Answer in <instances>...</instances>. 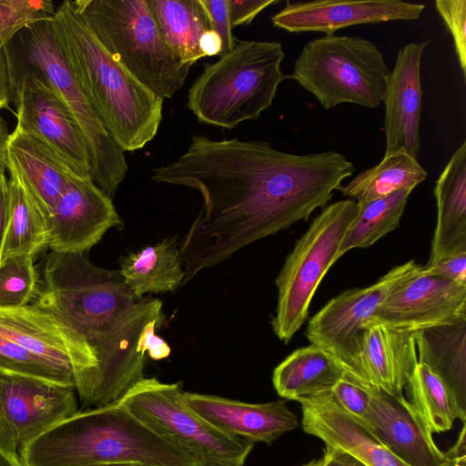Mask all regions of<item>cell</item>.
Returning <instances> with one entry per match:
<instances>
[{"instance_id": "1", "label": "cell", "mask_w": 466, "mask_h": 466, "mask_svg": "<svg viewBox=\"0 0 466 466\" xmlns=\"http://www.w3.org/2000/svg\"><path fill=\"white\" fill-rule=\"evenodd\" d=\"M151 179L203 198L179 244L185 285L248 245L308 220L339 188L341 174L329 151L298 155L263 140L193 136L180 157L151 170Z\"/></svg>"}, {"instance_id": "2", "label": "cell", "mask_w": 466, "mask_h": 466, "mask_svg": "<svg viewBox=\"0 0 466 466\" xmlns=\"http://www.w3.org/2000/svg\"><path fill=\"white\" fill-rule=\"evenodd\" d=\"M34 303L76 331L93 350L90 383L103 391L126 389L144 376V332L165 324L162 301L137 297L117 269L95 265L87 253L51 251Z\"/></svg>"}, {"instance_id": "3", "label": "cell", "mask_w": 466, "mask_h": 466, "mask_svg": "<svg viewBox=\"0 0 466 466\" xmlns=\"http://www.w3.org/2000/svg\"><path fill=\"white\" fill-rule=\"evenodd\" d=\"M71 73L105 128L124 152L152 141L163 118V100L117 63L96 39L73 1L52 19Z\"/></svg>"}, {"instance_id": "4", "label": "cell", "mask_w": 466, "mask_h": 466, "mask_svg": "<svg viewBox=\"0 0 466 466\" xmlns=\"http://www.w3.org/2000/svg\"><path fill=\"white\" fill-rule=\"evenodd\" d=\"M19 460L23 466H199L120 401L79 410L28 444Z\"/></svg>"}, {"instance_id": "5", "label": "cell", "mask_w": 466, "mask_h": 466, "mask_svg": "<svg viewBox=\"0 0 466 466\" xmlns=\"http://www.w3.org/2000/svg\"><path fill=\"white\" fill-rule=\"evenodd\" d=\"M285 57L278 41L236 40L231 51L204 63L187 92V107L206 125L234 128L271 106Z\"/></svg>"}, {"instance_id": "6", "label": "cell", "mask_w": 466, "mask_h": 466, "mask_svg": "<svg viewBox=\"0 0 466 466\" xmlns=\"http://www.w3.org/2000/svg\"><path fill=\"white\" fill-rule=\"evenodd\" d=\"M52 19L25 27L4 48L8 76L33 74L57 93L86 137L94 182L112 198L129 168L125 152L109 136L76 82L57 43Z\"/></svg>"}, {"instance_id": "7", "label": "cell", "mask_w": 466, "mask_h": 466, "mask_svg": "<svg viewBox=\"0 0 466 466\" xmlns=\"http://www.w3.org/2000/svg\"><path fill=\"white\" fill-rule=\"evenodd\" d=\"M76 7L109 55L162 99L184 86L190 65L162 37L147 0H76Z\"/></svg>"}, {"instance_id": "8", "label": "cell", "mask_w": 466, "mask_h": 466, "mask_svg": "<svg viewBox=\"0 0 466 466\" xmlns=\"http://www.w3.org/2000/svg\"><path fill=\"white\" fill-rule=\"evenodd\" d=\"M384 56L360 36L325 35L304 45L288 76L324 109L339 104L378 107L390 75Z\"/></svg>"}, {"instance_id": "9", "label": "cell", "mask_w": 466, "mask_h": 466, "mask_svg": "<svg viewBox=\"0 0 466 466\" xmlns=\"http://www.w3.org/2000/svg\"><path fill=\"white\" fill-rule=\"evenodd\" d=\"M359 204L343 199L324 207L286 258L277 279L278 301L271 325L288 343L301 328L322 279L340 258L339 247L356 218Z\"/></svg>"}, {"instance_id": "10", "label": "cell", "mask_w": 466, "mask_h": 466, "mask_svg": "<svg viewBox=\"0 0 466 466\" xmlns=\"http://www.w3.org/2000/svg\"><path fill=\"white\" fill-rule=\"evenodd\" d=\"M156 433L190 453L199 466H243L254 443L227 434L185 401L180 383L144 378L119 400Z\"/></svg>"}, {"instance_id": "11", "label": "cell", "mask_w": 466, "mask_h": 466, "mask_svg": "<svg viewBox=\"0 0 466 466\" xmlns=\"http://www.w3.org/2000/svg\"><path fill=\"white\" fill-rule=\"evenodd\" d=\"M413 259L399 265L365 288L344 290L325 304L309 321L305 335L310 344L330 352L354 380L359 374L362 327L389 293L419 268Z\"/></svg>"}, {"instance_id": "12", "label": "cell", "mask_w": 466, "mask_h": 466, "mask_svg": "<svg viewBox=\"0 0 466 466\" xmlns=\"http://www.w3.org/2000/svg\"><path fill=\"white\" fill-rule=\"evenodd\" d=\"M75 388L0 372V449L20 452L78 412Z\"/></svg>"}, {"instance_id": "13", "label": "cell", "mask_w": 466, "mask_h": 466, "mask_svg": "<svg viewBox=\"0 0 466 466\" xmlns=\"http://www.w3.org/2000/svg\"><path fill=\"white\" fill-rule=\"evenodd\" d=\"M11 101L16 105V128L39 139L76 174L92 177L86 137L67 106L40 77L9 76Z\"/></svg>"}, {"instance_id": "14", "label": "cell", "mask_w": 466, "mask_h": 466, "mask_svg": "<svg viewBox=\"0 0 466 466\" xmlns=\"http://www.w3.org/2000/svg\"><path fill=\"white\" fill-rule=\"evenodd\" d=\"M0 336L72 370L76 392L85 387L96 366L86 341L54 313L34 303L0 308Z\"/></svg>"}, {"instance_id": "15", "label": "cell", "mask_w": 466, "mask_h": 466, "mask_svg": "<svg viewBox=\"0 0 466 466\" xmlns=\"http://www.w3.org/2000/svg\"><path fill=\"white\" fill-rule=\"evenodd\" d=\"M466 319V283L428 274L422 265L400 282L368 319L415 332Z\"/></svg>"}, {"instance_id": "16", "label": "cell", "mask_w": 466, "mask_h": 466, "mask_svg": "<svg viewBox=\"0 0 466 466\" xmlns=\"http://www.w3.org/2000/svg\"><path fill=\"white\" fill-rule=\"evenodd\" d=\"M123 219L90 177L75 173L47 218L48 248L58 253H87Z\"/></svg>"}, {"instance_id": "17", "label": "cell", "mask_w": 466, "mask_h": 466, "mask_svg": "<svg viewBox=\"0 0 466 466\" xmlns=\"http://www.w3.org/2000/svg\"><path fill=\"white\" fill-rule=\"evenodd\" d=\"M425 5L399 0L286 2L273 16L274 26L289 33L334 35L348 26L417 20Z\"/></svg>"}, {"instance_id": "18", "label": "cell", "mask_w": 466, "mask_h": 466, "mask_svg": "<svg viewBox=\"0 0 466 466\" xmlns=\"http://www.w3.org/2000/svg\"><path fill=\"white\" fill-rule=\"evenodd\" d=\"M430 41L410 43L397 55L382 102L385 106L384 156L404 150L417 158L420 150V120L422 104L420 63Z\"/></svg>"}, {"instance_id": "19", "label": "cell", "mask_w": 466, "mask_h": 466, "mask_svg": "<svg viewBox=\"0 0 466 466\" xmlns=\"http://www.w3.org/2000/svg\"><path fill=\"white\" fill-rule=\"evenodd\" d=\"M369 389L365 424L409 466H445L444 453L435 444L422 418L403 396Z\"/></svg>"}, {"instance_id": "20", "label": "cell", "mask_w": 466, "mask_h": 466, "mask_svg": "<svg viewBox=\"0 0 466 466\" xmlns=\"http://www.w3.org/2000/svg\"><path fill=\"white\" fill-rule=\"evenodd\" d=\"M186 403L218 430L253 443L272 444L299 426L287 401L247 403L216 395L184 392Z\"/></svg>"}, {"instance_id": "21", "label": "cell", "mask_w": 466, "mask_h": 466, "mask_svg": "<svg viewBox=\"0 0 466 466\" xmlns=\"http://www.w3.org/2000/svg\"><path fill=\"white\" fill-rule=\"evenodd\" d=\"M302 429L325 448L347 452L366 466H409L386 447L361 420L351 416L330 393L300 402Z\"/></svg>"}, {"instance_id": "22", "label": "cell", "mask_w": 466, "mask_h": 466, "mask_svg": "<svg viewBox=\"0 0 466 466\" xmlns=\"http://www.w3.org/2000/svg\"><path fill=\"white\" fill-rule=\"evenodd\" d=\"M361 330L356 381L374 390L403 396L418 364L414 332L370 320L365 321Z\"/></svg>"}, {"instance_id": "23", "label": "cell", "mask_w": 466, "mask_h": 466, "mask_svg": "<svg viewBox=\"0 0 466 466\" xmlns=\"http://www.w3.org/2000/svg\"><path fill=\"white\" fill-rule=\"evenodd\" d=\"M6 168L17 173L46 219L76 173L46 145L16 127L6 145Z\"/></svg>"}, {"instance_id": "24", "label": "cell", "mask_w": 466, "mask_h": 466, "mask_svg": "<svg viewBox=\"0 0 466 466\" xmlns=\"http://www.w3.org/2000/svg\"><path fill=\"white\" fill-rule=\"evenodd\" d=\"M437 221L426 266L466 253V141L455 150L434 187Z\"/></svg>"}, {"instance_id": "25", "label": "cell", "mask_w": 466, "mask_h": 466, "mask_svg": "<svg viewBox=\"0 0 466 466\" xmlns=\"http://www.w3.org/2000/svg\"><path fill=\"white\" fill-rule=\"evenodd\" d=\"M418 361L447 388L459 420L466 419V319L414 332Z\"/></svg>"}, {"instance_id": "26", "label": "cell", "mask_w": 466, "mask_h": 466, "mask_svg": "<svg viewBox=\"0 0 466 466\" xmlns=\"http://www.w3.org/2000/svg\"><path fill=\"white\" fill-rule=\"evenodd\" d=\"M345 373L330 352L310 344L282 360L274 369L272 382L281 398L300 403L330 393Z\"/></svg>"}, {"instance_id": "27", "label": "cell", "mask_w": 466, "mask_h": 466, "mask_svg": "<svg viewBox=\"0 0 466 466\" xmlns=\"http://www.w3.org/2000/svg\"><path fill=\"white\" fill-rule=\"evenodd\" d=\"M119 272L137 297L172 292L183 286L185 270L176 237L130 252L119 260Z\"/></svg>"}, {"instance_id": "28", "label": "cell", "mask_w": 466, "mask_h": 466, "mask_svg": "<svg viewBox=\"0 0 466 466\" xmlns=\"http://www.w3.org/2000/svg\"><path fill=\"white\" fill-rule=\"evenodd\" d=\"M8 212L0 261L48 248L47 219L17 173L8 168Z\"/></svg>"}, {"instance_id": "29", "label": "cell", "mask_w": 466, "mask_h": 466, "mask_svg": "<svg viewBox=\"0 0 466 466\" xmlns=\"http://www.w3.org/2000/svg\"><path fill=\"white\" fill-rule=\"evenodd\" d=\"M158 30L180 59L192 66L205 56L200 39L210 29L200 0H147Z\"/></svg>"}, {"instance_id": "30", "label": "cell", "mask_w": 466, "mask_h": 466, "mask_svg": "<svg viewBox=\"0 0 466 466\" xmlns=\"http://www.w3.org/2000/svg\"><path fill=\"white\" fill-rule=\"evenodd\" d=\"M427 176L417 158L398 150L384 156L378 165L360 172L339 190L342 196L364 203L399 190H413Z\"/></svg>"}, {"instance_id": "31", "label": "cell", "mask_w": 466, "mask_h": 466, "mask_svg": "<svg viewBox=\"0 0 466 466\" xmlns=\"http://www.w3.org/2000/svg\"><path fill=\"white\" fill-rule=\"evenodd\" d=\"M412 190L403 189L386 197L359 204V211L339 247V257L356 248H368L400 222Z\"/></svg>"}, {"instance_id": "32", "label": "cell", "mask_w": 466, "mask_h": 466, "mask_svg": "<svg viewBox=\"0 0 466 466\" xmlns=\"http://www.w3.org/2000/svg\"><path fill=\"white\" fill-rule=\"evenodd\" d=\"M405 388L409 401L432 434L450 431L459 420L447 388L425 364L418 361Z\"/></svg>"}, {"instance_id": "33", "label": "cell", "mask_w": 466, "mask_h": 466, "mask_svg": "<svg viewBox=\"0 0 466 466\" xmlns=\"http://www.w3.org/2000/svg\"><path fill=\"white\" fill-rule=\"evenodd\" d=\"M0 372L75 388L74 373L0 336Z\"/></svg>"}, {"instance_id": "34", "label": "cell", "mask_w": 466, "mask_h": 466, "mask_svg": "<svg viewBox=\"0 0 466 466\" xmlns=\"http://www.w3.org/2000/svg\"><path fill=\"white\" fill-rule=\"evenodd\" d=\"M39 288L34 257L19 255L0 261V308L31 303Z\"/></svg>"}, {"instance_id": "35", "label": "cell", "mask_w": 466, "mask_h": 466, "mask_svg": "<svg viewBox=\"0 0 466 466\" xmlns=\"http://www.w3.org/2000/svg\"><path fill=\"white\" fill-rule=\"evenodd\" d=\"M56 7L49 0H0V51L25 27L52 19Z\"/></svg>"}, {"instance_id": "36", "label": "cell", "mask_w": 466, "mask_h": 466, "mask_svg": "<svg viewBox=\"0 0 466 466\" xmlns=\"http://www.w3.org/2000/svg\"><path fill=\"white\" fill-rule=\"evenodd\" d=\"M435 8L450 30L462 71L466 78V1L437 0Z\"/></svg>"}, {"instance_id": "37", "label": "cell", "mask_w": 466, "mask_h": 466, "mask_svg": "<svg viewBox=\"0 0 466 466\" xmlns=\"http://www.w3.org/2000/svg\"><path fill=\"white\" fill-rule=\"evenodd\" d=\"M331 398L343 410L366 422L369 405V389L345 373L330 392Z\"/></svg>"}, {"instance_id": "38", "label": "cell", "mask_w": 466, "mask_h": 466, "mask_svg": "<svg viewBox=\"0 0 466 466\" xmlns=\"http://www.w3.org/2000/svg\"><path fill=\"white\" fill-rule=\"evenodd\" d=\"M208 18L209 27L216 32L221 40V54L226 55L235 46L236 39L232 35L228 0H200Z\"/></svg>"}, {"instance_id": "39", "label": "cell", "mask_w": 466, "mask_h": 466, "mask_svg": "<svg viewBox=\"0 0 466 466\" xmlns=\"http://www.w3.org/2000/svg\"><path fill=\"white\" fill-rule=\"evenodd\" d=\"M229 19L232 28L249 25L253 19L277 0H228Z\"/></svg>"}, {"instance_id": "40", "label": "cell", "mask_w": 466, "mask_h": 466, "mask_svg": "<svg viewBox=\"0 0 466 466\" xmlns=\"http://www.w3.org/2000/svg\"><path fill=\"white\" fill-rule=\"evenodd\" d=\"M424 272L448 279L466 283V253H460L440 259L431 266H422Z\"/></svg>"}, {"instance_id": "41", "label": "cell", "mask_w": 466, "mask_h": 466, "mask_svg": "<svg viewBox=\"0 0 466 466\" xmlns=\"http://www.w3.org/2000/svg\"><path fill=\"white\" fill-rule=\"evenodd\" d=\"M156 327L147 329L140 340L141 349L154 360L167 358L171 353L168 343L156 334Z\"/></svg>"}, {"instance_id": "42", "label": "cell", "mask_w": 466, "mask_h": 466, "mask_svg": "<svg viewBox=\"0 0 466 466\" xmlns=\"http://www.w3.org/2000/svg\"><path fill=\"white\" fill-rule=\"evenodd\" d=\"M466 428L463 423L462 429L456 442L446 451H443L445 466H466Z\"/></svg>"}, {"instance_id": "43", "label": "cell", "mask_w": 466, "mask_h": 466, "mask_svg": "<svg viewBox=\"0 0 466 466\" xmlns=\"http://www.w3.org/2000/svg\"><path fill=\"white\" fill-rule=\"evenodd\" d=\"M8 179L5 171L0 172V253L5 236L8 212Z\"/></svg>"}, {"instance_id": "44", "label": "cell", "mask_w": 466, "mask_h": 466, "mask_svg": "<svg viewBox=\"0 0 466 466\" xmlns=\"http://www.w3.org/2000/svg\"><path fill=\"white\" fill-rule=\"evenodd\" d=\"M327 461L324 466H366L354 456L342 451L325 448Z\"/></svg>"}, {"instance_id": "45", "label": "cell", "mask_w": 466, "mask_h": 466, "mask_svg": "<svg viewBox=\"0 0 466 466\" xmlns=\"http://www.w3.org/2000/svg\"><path fill=\"white\" fill-rule=\"evenodd\" d=\"M11 102L7 64L4 50L0 51V109L8 106Z\"/></svg>"}, {"instance_id": "46", "label": "cell", "mask_w": 466, "mask_h": 466, "mask_svg": "<svg viewBox=\"0 0 466 466\" xmlns=\"http://www.w3.org/2000/svg\"><path fill=\"white\" fill-rule=\"evenodd\" d=\"M221 48V40L216 32L209 29L203 34L200 49L205 56H220Z\"/></svg>"}, {"instance_id": "47", "label": "cell", "mask_w": 466, "mask_h": 466, "mask_svg": "<svg viewBox=\"0 0 466 466\" xmlns=\"http://www.w3.org/2000/svg\"><path fill=\"white\" fill-rule=\"evenodd\" d=\"M9 135L7 124L0 116V172L6 169V145Z\"/></svg>"}, {"instance_id": "48", "label": "cell", "mask_w": 466, "mask_h": 466, "mask_svg": "<svg viewBox=\"0 0 466 466\" xmlns=\"http://www.w3.org/2000/svg\"><path fill=\"white\" fill-rule=\"evenodd\" d=\"M0 466H23L19 458L0 449Z\"/></svg>"}, {"instance_id": "49", "label": "cell", "mask_w": 466, "mask_h": 466, "mask_svg": "<svg viewBox=\"0 0 466 466\" xmlns=\"http://www.w3.org/2000/svg\"><path fill=\"white\" fill-rule=\"evenodd\" d=\"M327 461V456L323 454V456L318 460H312L308 463L303 464L302 466H324Z\"/></svg>"}, {"instance_id": "50", "label": "cell", "mask_w": 466, "mask_h": 466, "mask_svg": "<svg viewBox=\"0 0 466 466\" xmlns=\"http://www.w3.org/2000/svg\"><path fill=\"white\" fill-rule=\"evenodd\" d=\"M94 466H146V465H140V464H104V465H94Z\"/></svg>"}]
</instances>
